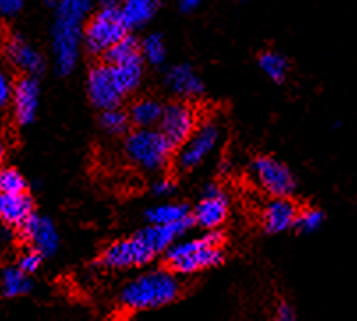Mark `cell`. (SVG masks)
Returning <instances> with one entry per match:
<instances>
[{"mask_svg": "<svg viewBox=\"0 0 357 321\" xmlns=\"http://www.w3.org/2000/svg\"><path fill=\"white\" fill-rule=\"evenodd\" d=\"M55 9V22L52 29V52H54L55 69L59 75H71L80 57V45L84 39L82 22L91 15L92 2L89 0H66V2H48Z\"/></svg>", "mask_w": 357, "mask_h": 321, "instance_id": "obj_1", "label": "cell"}, {"mask_svg": "<svg viewBox=\"0 0 357 321\" xmlns=\"http://www.w3.org/2000/svg\"><path fill=\"white\" fill-rule=\"evenodd\" d=\"M181 283L168 269L140 274L121 290L119 302L124 309L147 311L168 306L181 295Z\"/></svg>", "mask_w": 357, "mask_h": 321, "instance_id": "obj_2", "label": "cell"}, {"mask_svg": "<svg viewBox=\"0 0 357 321\" xmlns=\"http://www.w3.org/2000/svg\"><path fill=\"white\" fill-rule=\"evenodd\" d=\"M225 235L220 230L207 231L200 238H191L184 242H177L167 251L168 270L177 274H195L206 269H214L223 263Z\"/></svg>", "mask_w": 357, "mask_h": 321, "instance_id": "obj_3", "label": "cell"}, {"mask_svg": "<svg viewBox=\"0 0 357 321\" xmlns=\"http://www.w3.org/2000/svg\"><path fill=\"white\" fill-rule=\"evenodd\" d=\"M124 154L142 171L156 173L170 163L174 147L158 129H135L126 136Z\"/></svg>", "mask_w": 357, "mask_h": 321, "instance_id": "obj_4", "label": "cell"}, {"mask_svg": "<svg viewBox=\"0 0 357 321\" xmlns=\"http://www.w3.org/2000/svg\"><path fill=\"white\" fill-rule=\"evenodd\" d=\"M119 9L121 4L115 0H107L99 4L98 13L92 16L84 31V42L89 53L105 55L128 36V31L121 22Z\"/></svg>", "mask_w": 357, "mask_h": 321, "instance_id": "obj_5", "label": "cell"}, {"mask_svg": "<svg viewBox=\"0 0 357 321\" xmlns=\"http://www.w3.org/2000/svg\"><path fill=\"white\" fill-rule=\"evenodd\" d=\"M87 92L92 104L101 111L119 108L128 91L114 65L98 64L89 71Z\"/></svg>", "mask_w": 357, "mask_h": 321, "instance_id": "obj_6", "label": "cell"}, {"mask_svg": "<svg viewBox=\"0 0 357 321\" xmlns=\"http://www.w3.org/2000/svg\"><path fill=\"white\" fill-rule=\"evenodd\" d=\"M198 127V113L190 102L175 101L163 106L160 120V132L175 148H181Z\"/></svg>", "mask_w": 357, "mask_h": 321, "instance_id": "obj_7", "label": "cell"}, {"mask_svg": "<svg viewBox=\"0 0 357 321\" xmlns=\"http://www.w3.org/2000/svg\"><path fill=\"white\" fill-rule=\"evenodd\" d=\"M251 175L257 184L274 198H290L296 191V178L292 171L287 164L271 155H260L255 159L251 163Z\"/></svg>", "mask_w": 357, "mask_h": 321, "instance_id": "obj_8", "label": "cell"}, {"mask_svg": "<svg viewBox=\"0 0 357 321\" xmlns=\"http://www.w3.org/2000/svg\"><path fill=\"white\" fill-rule=\"evenodd\" d=\"M156 254L152 253L137 235L124 240H117L112 246H108L99 258V265L105 269L112 270H126L133 267H144Z\"/></svg>", "mask_w": 357, "mask_h": 321, "instance_id": "obj_9", "label": "cell"}, {"mask_svg": "<svg viewBox=\"0 0 357 321\" xmlns=\"http://www.w3.org/2000/svg\"><path fill=\"white\" fill-rule=\"evenodd\" d=\"M218 141H220V125L216 122L209 120L198 125L190 140L178 148L175 159L178 170L190 171L197 168L216 148Z\"/></svg>", "mask_w": 357, "mask_h": 321, "instance_id": "obj_10", "label": "cell"}, {"mask_svg": "<svg viewBox=\"0 0 357 321\" xmlns=\"http://www.w3.org/2000/svg\"><path fill=\"white\" fill-rule=\"evenodd\" d=\"M228 216V196L218 184H207L193 210V223L207 231L218 230Z\"/></svg>", "mask_w": 357, "mask_h": 321, "instance_id": "obj_11", "label": "cell"}, {"mask_svg": "<svg viewBox=\"0 0 357 321\" xmlns=\"http://www.w3.org/2000/svg\"><path fill=\"white\" fill-rule=\"evenodd\" d=\"M20 235L32 246V251L43 258L54 256L59 249V233L54 221L48 217L32 216L27 223L20 228Z\"/></svg>", "mask_w": 357, "mask_h": 321, "instance_id": "obj_12", "label": "cell"}, {"mask_svg": "<svg viewBox=\"0 0 357 321\" xmlns=\"http://www.w3.org/2000/svg\"><path fill=\"white\" fill-rule=\"evenodd\" d=\"M193 217H188L184 221H178L175 224H167V226H149L142 228L137 233L142 242L149 247L154 254L167 253L174 244H177V238L184 237L186 231L193 228Z\"/></svg>", "mask_w": 357, "mask_h": 321, "instance_id": "obj_13", "label": "cell"}, {"mask_svg": "<svg viewBox=\"0 0 357 321\" xmlns=\"http://www.w3.org/2000/svg\"><path fill=\"white\" fill-rule=\"evenodd\" d=\"M39 81L38 78L18 79L13 88V106H15V117L22 125H29L36 120L39 108Z\"/></svg>", "mask_w": 357, "mask_h": 321, "instance_id": "obj_14", "label": "cell"}, {"mask_svg": "<svg viewBox=\"0 0 357 321\" xmlns=\"http://www.w3.org/2000/svg\"><path fill=\"white\" fill-rule=\"evenodd\" d=\"M6 55L16 68L27 72V76L31 78H39L45 72V61H43L41 53L34 46L29 45L23 36H11L6 45Z\"/></svg>", "mask_w": 357, "mask_h": 321, "instance_id": "obj_15", "label": "cell"}, {"mask_svg": "<svg viewBox=\"0 0 357 321\" xmlns=\"http://www.w3.org/2000/svg\"><path fill=\"white\" fill-rule=\"evenodd\" d=\"M299 208L290 198H274L262 212V224L267 233H283L296 224Z\"/></svg>", "mask_w": 357, "mask_h": 321, "instance_id": "obj_16", "label": "cell"}, {"mask_svg": "<svg viewBox=\"0 0 357 321\" xmlns=\"http://www.w3.org/2000/svg\"><path fill=\"white\" fill-rule=\"evenodd\" d=\"M165 85L178 97H197L204 92V84H202L200 76L188 64H177L167 69Z\"/></svg>", "mask_w": 357, "mask_h": 321, "instance_id": "obj_17", "label": "cell"}, {"mask_svg": "<svg viewBox=\"0 0 357 321\" xmlns=\"http://www.w3.org/2000/svg\"><path fill=\"white\" fill-rule=\"evenodd\" d=\"M32 216H34V203L27 193L0 194V219L6 224L20 230Z\"/></svg>", "mask_w": 357, "mask_h": 321, "instance_id": "obj_18", "label": "cell"}, {"mask_svg": "<svg viewBox=\"0 0 357 321\" xmlns=\"http://www.w3.org/2000/svg\"><path fill=\"white\" fill-rule=\"evenodd\" d=\"M158 9H160V4L152 2V0H128V2L121 4L119 13H121L122 25L126 26V31L130 32L151 22Z\"/></svg>", "mask_w": 357, "mask_h": 321, "instance_id": "obj_19", "label": "cell"}, {"mask_svg": "<svg viewBox=\"0 0 357 321\" xmlns=\"http://www.w3.org/2000/svg\"><path fill=\"white\" fill-rule=\"evenodd\" d=\"M161 115H163V106L156 99L144 97L131 104L128 117L131 124L137 125V129H152L160 124Z\"/></svg>", "mask_w": 357, "mask_h": 321, "instance_id": "obj_20", "label": "cell"}, {"mask_svg": "<svg viewBox=\"0 0 357 321\" xmlns=\"http://www.w3.org/2000/svg\"><path fill=\"white\" fill-rule=\"evenodd\" d=\"M191 216L190 207L184 203H163L149 208L145 212L149 224L152 226H167V224H175L178 221H184Z\"/></svg>", "mask_w": 357, "mask_h": 321, "instance_id": "obj_21", "label": "cell"}, {"mask_svg": "<svg viewBox=\"0 0 357 321\" xmlns=\"http://www.w3.org/2000/svg\"><path fill=\"white\" fill-rule=\"evenodd\" d=\"M105 64L108 65H124L130 62L142 58L140 55V42L133 36H126L122 41H119L114 48L108 49L103 55Z\"/></svg>", "mask_w": 357, "mask_h": 321, "instance_id": "obj_22", "label": "cell"}, {"mask_svg": "<svg viewBox=\"0 0 357 321\" xmlns=\"http://www.w3.org/2000/svg\"><path fill=\"white\" fill-rule=\"evenodd\" d=\"M259 65L276 84H282L283 79L287 78V72H289V61L283 57L282 53L273 52V49H267V52L260 53Z\"/></svg>", "mask_w": 357, "mask_h": 321, "instance_id": "obj_23", "label": "cell"}, {"mask_svg": "<svg viewBox=\"0 0 357 321\" xmlns=\"http://www.w3.org/2000/svg\"><path fill=\"white\" fill-rule=\"evenodd\" d=\"M32 290V281L27 274H23L18 267H9L2 276V291L6 297L25 295Z\"/></svg>", "mask_w": 357, "mask_h": 321, "instance_id": "obj_24", "label": "cell"}, {"mask_svg": "<svg viewBox=\"0 0 357 321\" xmlns=\"http://www.w3.org/2000/svg\"><path fill=\"white\" fill-rule=\"evenodd\" d=\"M140 55H144V61L152 65H161L167 58V48H165V39L161 34H149L140 42Z\"/></svg>", "mask_w": 357, "mask_h": 321, "instance_id": "obj_25", "label": "cell"}, {"mask_svg": "<svg viewBox=\"0 0 357 321\" xmlns=\"http://www.w3.org/2000/svg\"><path fill=\"white\" fill-rule=\"evenodd\" d=\"M99 124L103 127V131H107L108 134H126L130 131V117L126 111H122L121 108H114V110L101 111V117H99Z\"/></svg>", "mask_w": 357, "mask_h": 321, "instance_id": "obj_26", "label": "cell"}, {"mask_svg": "<svg viewBox=\"0 0 357 321\" xmlns=\"http://www.w3.org/2000/svg\"><path fill=\"white\" fill-rule=\"evenodd\" d=\"M27 189V180L15 168L0 170V194H23Z\"/></svg>", "mask_w": 357, "mask_h": 321, "instance_id": "obj_27", "label": "cell"}, {"mask_svg": "<svg viewBox=\"0 0 357 321\" xmlns=\"http://www.w3.org/2000/svg\"><path fill=\"white\" fill-rule=\"evenodd\" d=\"M324 219H326V217H324L322 210H319V208H306V210L299 212L294 228L303 235H312L315 233L317 230H320Z\"/></svg>", "mask_w": 357, "mask_h": 321, "instance_id": "obj_28", "label": "cell"}, {"mask_svg": "<svg viewBox=\"0 0 357 321\" xmlns=\"http://www.w3.org/2000/svg\"><path fill=\"white\" fill-rule=\"evenodd\" d=\"M43 263V256L41 254H38L36 251H27V253L23 254L22 258L18 260V269L22 270L23 274H27V276H31V274L38 272L39 267H41Z\"/></svg>", "mask_w": 357, "mask_h": 321, "instance_id": "obj_29", "label": "cell"}, {"mask_svg": "<svg viewBox=\"0 0 357 321\" xmlns=\"http://www.w3.org/2000/svg\"><path fill=\"white\" fill-rule=\"evenodd\" d=\"M22 9V0H0V16L2 18H15Z\"/></svg>", "mask_w": 357, "mask_h": 321, "instance_id": "obj_30", "label": "cell"}, {"mask_svg": "<svg viewBox=\"0 0 357 321\" xmlns=\"http://www.w3.org/2000/svg\"><path fill=\"white\" fill-rule=\"evenodd\" d=\"M11 97H13L11 79H9L4 72H0V106L8 104Z\"/></svg>", "mask_w": 357, "mask_h": 321, "instance_id": "obj_31", "label": "cell"}, {"mask_svg": "<svg viewBox=\"0 0 357 321\" xmlns=\"http://www.w3.org/2000/svg\"><path fill=\"white\" fill-rule=\"evenodd\" d=\"M152 191H154L156 196H168V194H172L175 191V184L170 178H160V180L154 182Z\"/></svg>", "mask_w": 357, "mask_h": 321, "instance_id": "obj_32", "label": "cell"}, {"mask_svg": "<svg viewBox=\"0 0 357 321\" xmlns=\"http://www.w3.org/2000/svg\"><path fill=\"white\" fill-rule=\"evenodd\" d=\"M274 321H296V316H294V311L289 304H280L276 311V318Z\"/></svg>", "mask_w": 357, "mask_h": 321, "instance_id": "obj_33", "label": "cell"}, {"mask_svg": "<svg viewBox=\"0 0 357 321\" xmlns=\"http://www.w3.org/2000/svg\"><path fill=\"white\" fill-rule=\"evenodd\" d=\"M198 6H200V2H198V0H183V2L178 4V9H181V13H186V15H190V13H193L195 9H198Z\"/></svg>", "mask_w": 357, "mask_h": 321, "instance_id": "obj_34", "label": "cell"}, {"mask_svg": "<svg viewBox=\"0 0 357 321\" xmlns=\"http://www.w3.org/2000/svg\"><path fill=\"white\" fill-rule=\"evenodd\" d=\"M4 157V147H2V145H0V159Z\"/></svg>", "mask_w": 357, "mask_h": 321, "instance_id": "obj_35", "label": "cell"}]
</instances>
